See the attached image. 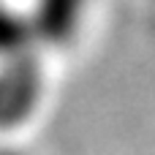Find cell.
<instances>
[{"label": "cell", "mask_w": 155, "mask_h": 155, "mask_svg": "<svg viewBox=\"0 0 155 155\" xmlns=\"http://www.w3.org/2000/svg\"><path fill=\"white\" fill-rule=\"evenodd\" d=\"M30 41H33V27L27 14L0 0V60L27 52Z\"/></svg>", "instance_id": "3957f363"}, {"label": "cell", "mask_w": 155, "mask_h": 155, "mask_svg": "<svg viewBox=\"0 0 155 155\" xmlns=\"http://www.w3.org/2000/svg\"><path fill=\"white\" fill-rule=\"evenodd\" d=\"M82 11L84 0H35L33 11L27 14L33 38L63 44L65 38L74 35L76 25L82 22Z\"/></svg>", "instance_id": "7a4b0ae2"}, {"label": "cell", "mask_w": 155, "mask_h": 155, "mask_svg": "<svg viewBox=\"0 0 155 155\" xmlns=\"http://www.w3.org/2000/svg\"><path fill=\"white\" fill-rule=\"evenodd\" d=\"M0 155H19V153H14V150H0Z\"/></svg>", "instance_id": "277c9868"}, {"label": "cell", "mask_w": 155, "mask_h": 155, "mask_svg": "<svg viewBox=\"0 0 155 155\" xmlns=\"http://www.w3.org/2000/svg\"><path fill=\"white\" fill-rule=\"evenodd\" d=\"M44 90L41 68L30 52L0 63V131L22 125L38 106Z\"/></svg>", "instance_id": "6da1fadb"}]
</instances>
